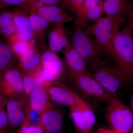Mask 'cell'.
Wrapping results in <instances>:
<instances>
[{
	"instance_id": "6da1fadb",
	"label": "cell",
	"mask_w": 133,
	"mask_h": 133,
	"mask_svg": "<svg viewBox=\"0 0 133 133\" xmlns=\"http://www.w3.org/2000/svg\"><path fill=\"white\" fill-rule=\"evenodd\" d=\"M111 57L123 74L125 83L133 82V36L128 25L120 30L112 41Z\"/></svg>"
},
{
	"instance_id": "7a4b0ae2",
	"label": "cell",
	"mask_w": 133,
	"mask_h": 133,
	"mask_svg": "<svg viewBox=\"0 0 133 133\" xmlns=\"http://www.w3.org/2000/svg\"><path fill=\"white\" fill-rule=\"evenodd\" d=\"M76 26L72 35L71 44L84 59L89 73L98 66L109 62L107 56L95 40L85 29Z\"/></svg>"
},
{
	"instance_id": "3957f363",
	"label": "cell",
	"mask_w": 133,
	"mask_h": 133,
	"mask_svg": "<svg viewBox=\"0 0 133 133\" xmlns=\"http://www.w3.org/2000/svg\"><path fill=\"white\" fill-rule=\"evenodd\" d=\"M125 21V19L120 17H101L92 24H88L84 29L94 37L102 51L111 58L110 54L111 43Z\"/></svg>"
},
{
	"instance_id": "277c9868",
	"label": "cell",
	"mask_w": 133,
	"mask_h": 133,
	"mask_svg": "<svg viewBox=\"0 0 133 133\" xmlns=\"http://www.w3.org/2000/svg\"><path fill=\"white\" fill-rule=\"evenodd\" d=\"M107 104L105 116L112 130L116 133H133V113L131 108L117 98Z\"/></svg>"
},
{
	"instance_id": "5b68a950",
	"label": "cell",
	"mask_w": 133,
	"mask_h": 133,
	"mask_svg": "<svg viewBox=\"0 0 133 133\" xmlns=\"http://www.w3.org/2000/svg\"><path fill=\"white\" fill-rule=\"evenodd\" d=\"M69 75L77 90L83 97L87 99L107 104L111 100L116 98V94L107 90L90 73Z\"/></svg>"
},
{
	"instance_id": "8992f818",
	"label": "cell",
	"mask_w": 133,
	"mask_h": 133,
	"mask_svg": "<svg viewBox=\"0 0 133 133\" xmlns=\"http://www.w3.org/2000/svg\"><path fill=\"white\" fill-rule=\"evenodd\" d=\"M109 63L110 61L98 66L90 74L107 90L116 94V91L125 83V78L115 65Z\"/></svg>"
},
{
	"instance_id": "52a82bcc",
	"label": "cell",
	"mask_w": 133,
	"mask_h": 133,
	"mask_svg": "<svg viewBox=\"0 0 133 133\" xmlns=\"http://www.w3.org/2000/svg\"><path fill=\"white\" fill-rule=\"evenodd\" d=\"M65 65L55 52L45 51L41 56V65L38 73L48 86L56 82L62 76Z\"/></svg>"
},
{
	"instance_id": "ba28073f",
	"label": "cell",
	"mask_w": 133,
	"mask_h": 133,
	"mask_svg": "<svg viewBox=\"0 0 133 133\" xmlns=\"http://www.w3.org/2000/svg\"><path fill=\"white\" fill-rule=\"evenodd\" d=\"M23 74L18 66L15 65L0 76V92L7 97H16L25 95Z\"/></svg>"
},
{
	"instance_id": "9c48e42d",
	"label": "cell",
	"mask_w": 133,
	"mask_h": 133,
	"mask_svg": "<svg viewBox=\"0 0 133 133\" xmlns=\"http://www.w3.org/2000/svg\"><path fill=\"white\" fill-rule=\"evenodd\" d=\"M50 98L58 104L74 109L84 104L86 101L63 83L55 82L47 87Z\"/></svg>"
},
{
	"instance_id": "30bf717a",
	"label": "cell",
	"mask_w": 133,
	"mask_h": 133,
	"mask_svg": "<svg viewBox=\"0 0 133 133\" xmlns=\"http://www.w3.org/2000/svg\"><path fill=\"white\" fill-rule=\"evenodd\" d=\"M5 106L10 128H19L26 121L29 108L28 97L24 95L7 97Z\"/></svg>"
},
{
	"instance_id": "8fae6325",
	"label": "cell",
	"mask_w": 133,
	"mask_h": 133,
	"mask_svg": "<svg viewBox=\"0 0 133 133\" xmlns=\"http://www.w3.org/2000/svg\"><path fill=\"white\" fill-rule=\"evenodd\" d=\"M70 117L77 133H92L96 122V117L88 102L70 109Z\"/></svg>"
},
{
	"instance_id": "7c38bea8",
	"label": "cell",
	"mask_w": 133,
	"mask_h": 133,
	"mask_svg": "<svg viewBox=\"0 0 133 133\" xmlns=\"http://www.w3.org/2000/svg\"><path fill=\"white\" fill-rule=\"evenodd\" d=\"M30 9V6L26 8H17L12 12L16 28V36L23 40L30 42L34 40L29 19Z\"/></svg>"
},
{
	"instance_id": "4fadbf2b",
	"label": "cell",
	"mask_w": 133,
	"mask_h": 133,
	"mask_svg": "<svg viewBox=\"0 0 133 133\" xmlns=\"http://www.w3.org/2000/svg\"><path fill=\"white\" fill-rule=\"evenodd\" d=\"M63 116L61 111L52 104L41 115V125L46 133H64Z\"/></svg>"
},
{
	"instance_id": "5bb4252c",
	"label": "cell",
	"mask_w": 133,
	"mask_h": 133,
	"mask_svg": "<svg viewBox=\"0 0 133 133\" xmlns=\"http://www.w3.org/2000/svg\"><path fill=\"white\" fill-rule=\"evenodd\" d=\"M104 12V3H99L94 0H86L80 13L76 17L75 23L84 29L90 22L101 17Z\"/></svg>"
},
{
	"instance_id": "9a60e30c",
	"label": "cell",
	"mask_w": 133,
	"mask_h": 133,
	"mask_svg": "<svg viewBox=\"0 0 133 133\" xmlns=\"http://www.w3.org/2000/svg\"><path fill=\"white\" fill-rule=\"evenodd\" d=\"M69 74H89L84 61L69 42L62 51Z\"/></svg>"
},
{
	"instance_id": "2e32d148",
	"label": "cell",
	"mask_w": 133,
	"mask_h": 133,
	"mask_svg": "<svg viewBox=\"0 0 133 133\" xmlns=\"http://www.w3.org/2000/svg\"><path fill=\"white\" fill-rule=\"evenodd\" d=\"M41 56L35 44L18 58V67L23 74L38 72L41 65Z\"/></svg>"
},
{
	"instance_id": "e0dca14e",
	"label": "cell",
	"mask_w": 133,
	"mask_h": 133,
	"mask_svg": "<svg viewBox=\"0 0 133 133\" xmlns=\"http://www.w3.org/2000/svg\"><path fill=\"white\" fill-rule=\"evenodd\" d=\"M31 7L51 23L64 24L65 23L72 21L74 19L73 17L64 10V9L58 6L42 5Z\"/></svg>"
},
{
	"instance_id": "ac0fdd59",
	"label": "cell",
	"mask_w": 133,
	"mask_h": 133,
	"mask_svg": "<svg viewBox=\"0 0 133 133\" xmlns=\"http://www.w3.org/2000/svg\"><path fill=\"white\" fill-rule=\"evenodd\" d=\"M69 42L64 24H54L48 35L49 49L55 52L62 51Z\"/></svg>"
},
{
	"instance_id": "d6986e66",
	"label": "cell",
	"mask_w": 133,
	"mask_h": 133,
	"mask_svg": "<svg viewBox=\"0 0 133 133\" xmlns=\"http://www.w3.org/2000/svg\"><path fill=\"white\" fill-rule=\"evenodd\" d=\"M47 87L43 85L38 87L28 96L29 107L41 114L52 105L49 100Z\"/></svg>"
},
{
	"instance_id": "ffe728a7",
	"label": "cell",
	"mask_w": 133,
	"mask_h": 133,
	"mask_svg": "<svg viewBox=\"0 0 133 133\" xmlns=\"http://www.w3.org/2000/svg\"><path fill=\"white\" fill-rule=\"evenodd\" d=\"M132 3L129 0H105L104 12L107 16L128 17Z\"/></svg>"
},
{
	"instance_id": "44dd1931",
	"label": "cell",
	"mask_w": 133,
	"mask_h": 133,
	"mask_svg": "<svg viewBox=\"0 0 133 133\" xmlns=\"http://www.w3.org/2000/svg\"><path fill=\"white\" fill-rule=\"evenodd\" d=\"M29 19L35 42L42 38L51 23L46 21L30 6Z\"/></svg>"
},
{
	"instance_id": "7402d4cb",
	"label": "cell",
	"mask_w": 133,
	"mask_h": 133,
	"mask_svg": "<svg viewBox=\"0 0 133 133\" xmlns=\"http://www.w3.org/2000/svg\"><path fill=\"white\" fill-rule=\"evenodd\" d=\"M0 34L8 39L16 35V28L12 11L4 10L0 14Z\"/></svg>"
},
{
	"instance_id": "603a6c76",
	"label": "cell",
	"mask_w": 133,
	"mask_h": 133,
	"mask_svg": "<svg viewBox=\"0 0 133 133\" xmlns=\"http://www.w3.org/2000/svg\"><path fill=\"white\" fill-rule=\"evenodd\" d=\"M17 58L8 44L0 43V76L8 69L16 65Z\"/></svg>"
},
{
	"instance_id": "cb8c5ba5",
	"label": "cell",
	"mask_w": 133,
	"mask_h": 133,
	"mask_svg": "<svg viewBox=\"0 0 133 133\" xmlns=\"http://www.w3.org/2000/svg\"><path fill=\"white\" fill-rule=\"evenodd\" d=\"M23 82L25 95L28 97L36 88L43 85L46 86L38 72L23 74Z\"/></svg>"
},
{
	"instance_id": "d4e9b609",
	"label": "cell",
	"mask_w": 133,
	"mask_h": 133,
	"mask_svg": "<svg viewBox=\"0 0 133 133\" xmlns=\"http://www.w3.org/2000/svg\"><path fill=\"white\" fill-rule=\"evenodd\" d=\"M8 44L13 52L19 58L35 44V41L28 42L19 38L16 35L8 39Z\"/></svg>"
},
{
	"instance_id": "484cf974",
	"label": "cell",
	"mask_w": 133,
	"mask_h": 133,
	"mask_svg": "<svg viewBox=\"0 0 133 133\" xmlns=\"http://www.w3.org/2000/svg\"><path fill=\"white\" fill-rule=\"evenodd\" d=\"M86 0H64L62 5L63 8H66L77 16Z\"/></svg>"
},
{
	"instance_id": "4316f807",
	"label": "cell",
	"mask_w": 133,
	"mask_h": 133,
	"mask_svg": "<svg viewBox=\"0 0 133 133\" xmlns=\"http://www.w3.org/2000/svg\"><path fill=\"white\" fill-rule=\"evenodd\" d=\"M17 133H46L41 125H32L24 123L18 129Z\"/></svg>"
},
{
	"instance_id": "83f0119b",
	"label": "cell",
	"mask_w": 133,
	"mask_h": 133,
	"mask_svg": "<svg viewBox=\"0 0 133 133\" xmlns=\"http://www.w3.org/2000/svg\"><path fill=\"white\" fill-rule=\"evenodd\" d=\"M0 2L9 5H29L31 7L37 6H40L37 0H0Z\"/></svg>"
},
{
	"instance_id": "f1b7e54d",
	"label": "cell",
	"mask_w": 133,
	"mask_h": 133,
	"mask_svg": "<svg viewBox=\"0 0 133 133\" xmlns=\"http://www.w3.org/2000/svg\"><path fill=\"white\" fill-rule=\"evenodd\" d=\"M6 103L0 104V129H6L9 127L8 119L5 105Z\"/></svg>"
},
{
	"instance_id": "f546056e",
	"label": "cell",
	"mask_w": 133,
	"mask_h": 133,
	"mask_svg": "<svg viewBox=\"0 0 133 133\" xmlns=\"http://www.w3.org/2000/svg\"><path fill=\"white\" fill-rule=\"evenodd\" d=\"M39 3L45 6H57L60 5V0H37Z\"/></svg>"
},
{
	"instance_id": "4dcf8cb0",
	"label": "cell",
	"mask_w": 133,
	"mask_h": 133,
	"mask_svg": "<svg viewBox=\"0 0 133 133\" xmlns=\"http://www.w3.org/2000/svg\"><path fill=\"white\" fill-rule=\"evenodd\" d=\"M129 18V28L131 30V32L133 36V3H132V5L128 17Z\"/></svg>"
},
{
	"instance_id": "1f68e13d",
	"label": "cell",
	"mask_w": 133,
	"mask_h": 133,
	"mask_svg": "<svg viewBox=\"0 0 133 133\" xmlns=\"http://www.w3.org/2000/svg\"><path fill=\"white\" fill-rule=\"evenodd\" d=\"M7 97L3 95V94L0 92V104L2 103H6Z\"/></svg>"
},
{
	"instance_id": "d6a6232c",
	"label": "cell",
	"mask_w": 133,
	"mask_h": 133,
	"mask_svg": "<svg viewBox=\"0 0 133 133\" xmlns=\"http://www.w3.org/2000/svg\"><path fill=\"white\" fill-rule=\"evenodd\" d=\"M98 133H116L114 131L112 130H109L108 129H101Z\"/></svg>"
},
{
	"instance_id": "836d02e7",
	"label": "cell",
	"mask_w": 133,
	"mask_h": 133,
	"mask_svg": "<svg viewBox=\"0 0 133 133\" xmlns=\"http://www.w3.org/2000/svg\"><path fill=\"white\" fill-rule=\"evenodd\" d=\"M130 104H131V109L133 113V93L131 96L130 100Z\"/></svg>"
},
{
	"instance_id": "e575fe53",
	"label": "cell",
	"mask_w": 133,
	"mask_h": 133,
	"mask_svg": "<svg viewBox=\"0 0 133 133\" xmlns=\"http://www.w3.org/2000/svg\"><path fill=\"white\" fill-rule=\"evenodd\" d=\"M7 6V5H6V4L2 3L0 2V9L6 7Z\"/></svg>"
},
{
	"instance_id": "d590c367",
	"label": "cell",
	"mask_w": 133,
	"mask_h": 133,
	"mask_svg": "<svg viewBox=\"0 0 133 133\" xmlns=\"http://www.w3.org/2000/svg\"><path fill=\"white\" fill-rule=\"evenodd\" d=\"M94 1L99 3H103L104 2L105 0H94Z\"/></svg>"
},
{
	"instance_id": "8d00e7d4",
	"label": "cell",
	"mask_w": 133,
	"mask_h": 133,
	"mask_svg": "<svg viewBox=\"0 0 133 133\" xmlns=\"http://www.w3.org/2000/svg\"><path fill=\"white\" fill-rule=\"evenodd\" d=\"M7 131L6 129H0V133H4Z\"/></svg>"
},
{
	"instance_id": "74e56055",
	"label": "cell",
	"mask_w": 133,
	"mask_h": 133,
	"mask_svg": "<svg viewBox=\"0 0 133 133\" xmlns=\"http://www.w3.org/2000/svg\"><path fill=\"white\" fill-rule=\"evenodd\" d=\"M64 0H60V2H60V5L62 6V4H63V2Z\"/></svg>"
},
{
	"instance_id": "f35d334b",
	"label": "cell",
	"mask_w": 133,
	"mask_h": 133,
	"mask_svg": "<svg viewBox=\"0 0 133 133\" xmlns=\"http://www.w3.org/2000/svg\"><path fill=\"white\" fill-rule=\"evenodd\" d=\"M10 133V132H8L7 131H6V132H5V133Z\"/></svg>"
}]
</instances>
